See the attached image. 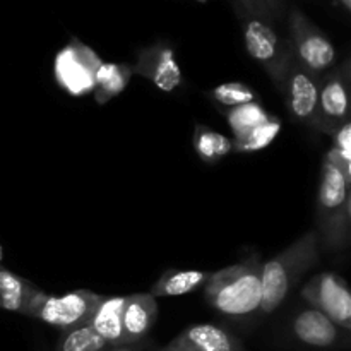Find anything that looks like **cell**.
<instances>
[{"mask_svg":"<svg viewBox=\"0 0 351 351\" xmlns=\"http://www.w3.org/2000/svg\"><path fill=\"white\" fill-rule=\"evenodd\" d=\"M263 263L259 257L211 273L204 285L206 302L230 319H245L259 312Z\"/></svg>","mask_w":351,"mask_h":351,"instance_id":"6da1fadb","label":"cell"},{"mask_svg":"<svg viewBox=\"0 0 351 351\" xmlns=\"http://www.w3.org/2000/svg\"><path fill=\"white\" fill-rule=\"evenodd\" d=\"M319 261V237L315 230L302 235L288 249L263 264L259 315L267 317L283 305L300 278Z\"/></svg>","mask_w":351,"mask_h":351,"instance_id":"7a4b0ae2","label":"cell"},{"mask_svg":"<svg viewBox=\"0 0 351 351\" xmlns=\"http://www.w3.org/2000/svg\"><path fill=\"white\" fill-rule=\"evenodd\" d=\"M350 184L351 180L343 175V171L324 158L317 192L315 232L319 237V245L329 252H341L350 243Z\"/></svg>","mask_w":351,"mask_h":351,"instance_id":"3957f363","label":"cell"},{"mask_svg":"<svg viewBox=\"0 0 351 351\" xmlns=\"http://www.w3.org/2000/svg\"><path fill=\"white\" fill-rule=\"evenodd\" d=\"M240 17L243 24V43L247 51L266 71L271 81L281 91L295 60L290 43L288 40H283L267 21L245 14H240Z\"/></svg>","mask_w":351,"mask_h":351,"instance_id":"277c9868","label":"cell"},{"mask_svg":"<svg viewBox=\"0 0 351 351\" xmlns=\"http://www.w3.org/2000/svg\"><path fill=\"white\" fill-rule=\"evenodd\" d=\"M288 24V43L295 62L321 77L331 71L336 64V48L331 40L300 9H291Z\"/></svg>","mask_w":351,"mask_h":351,"instance_id":"5b68a950","label":"cell"},{"mask_svg":"<svg viewBox=\"0 0 351 351\" xmlns=\"http://www.w3.org/2000/svg\"><path fill=\"white\" fill-rule=\"evenodd\" d=\"M101 298V295H96L89 290L71 291L62 297L41 293L31 308L29 317L40 319L60 331H65V329L88 324L89 317L98 307Z\"/></svg>","mask_w":351,"mask_h":351,"instance_id":"8992f818","label":"cell"},{"mask_svg":"<svg viewBox=\"0 0 351 351\" xmlns=\"http://www.w3.org/2000/svg\"><path fill=\"white\" fill-rule=\"evenodd\" d=\"M99 65L101 60L91 48L81 41H72L55 57V79L71 96H86L95 89Z\"/></svg>","mask_w":351,"mask_h":351,"instance_id":"52a82bcc","label":"cell"},{"mask_svg":"<svg viewBox=\"0 0 351 351\" xmlns=\"http://www.w3.org/2000/svg\"><path fill=\"white\" fill-rule=\"evenodd\" d=\"M321 75L307 71L293 60L287 75L281 93L287 99L288 112L298 123L322 132L321 115H319V91H321Z\"/></svg>","mask_w":351,"mask_h":351,"instance_id":"ba28073f","label":"cell"},{"mask_svg":"<svg viewBox=\"0 0 351 351\" xmlns=\"http://www.w3.org/2000/svg\"><path fill=\"white\" fill-rule=\"evenodd\" d=\"M302 297L311 307L328 315L345 332L351 329V293L339 274L321 273L312 278L304 288Z\"/></svg>","mask_w":351,"mask_h":351,"instance_id":"9c48e42d","label":"cell"},{"mask_svg":"<svg viewBox=\"0 0 351 351\" xmlns=\"http://www.w3.org/2000/svg\"><path fill=\"white\" fill-rule=\"evenodd\" d=\"M350 58L326 72L321 79L319 115L322 132L329 136L339 125L350 122Z\"/></svg>","mask_w":351,"mask_h":351,"instance_id":"30bf717a","label":"cell"},{"mask_svg":"<svg viewBox=\"0 0 351 351\" xmlns=\"http://www.w3.org/2000/svg\"><path fill=\"white\" fill-rule=\"evenodd\" d=\"M132 74L146 77L165 93L175 91L184 82V75L175 58V50L165 41H158L139 50L136 64L132 65Z\"/></svg>","mask_w":351,"mask_h":351,"instance_id":"8fae6325","label":"cell"},{"mask_svg":"<svg viewBox=\"0 0 351 351\" xmlns=\"http://www.w3.org/2000/svg\"><path fill=\"white\" fill-rule=\"evenodd\" d=\"M290 331L300 345L315 350L338 348L343 341V332H345L328 315L314 307L298 311L291 319Z\"/></svg>","mask_w":351,"mask_h":351,"instance_id":"7c38bea8","label":"cell"},{"mask_svg":"<svg viewBox=\"0 0 351 351\" xmlns=\"http://www.w3.org/2000/svg\"><path fill=\"white\" fill-rule=\"evenodd\" d=\"M154 351H245L235 335L216 324H194Z\"/></svg>","mask_w":351,"mask_h":351,"instance_id":"4fadbf2b","label":"cell"},{"mask_svg":"<svg viewBox=\"0 0 351 351\" xmlns=\"http://www.w3.org/2000/svg\"><path fill=\"white\" fill-rule=\"evenodd\" d=\"M158 302L149 293H136L125 297L122 308L123 345H137L146 341L156 324Z\"/></svg>","mask_w":351,"mask_h":351,"instance_id":"5bb4252c","label":"cell"},{"mask_svg":"<svg viewBox=\"0 0 351 351\" xmlns=\"http://www.w3.org/2000/svg\"><path fill=\"white\" fill-rule=\"evenodd\" d=\"M41 293L43 291L26 278L0 266V308L29 317L31 308Z\"/></svg>","mask_w":351,"mask_h":351,"instance_id":"9a60e30c","label":"cell"},{"mask_svg":"<svg viewBox=\"0 0 351 351\" xmlns=\"http://www.w3.org/2000/svg\"><path fill=\"white\" fill-rule=\"evenodd\" d=\"M123 300L125 297H103L88 321L89 328L112 348L125 346L122 329Z\"/></svg>","mask_w":351,"mask_h":351,"instance_id":"2e32d148","label":"cell"},{"mask_svg":"<svg viewBox=\"0 0 351 351\" xmlns=\"http://www.w3.org/2000/svg\"><path fill=\"white\" fill-rule=\"evenodd\" d=\"M211 273L197 269H168L154 281L149 295L158 297H180V295L192 293V291L204 288Z\"/></svg>","mask_w":351,"mask_h":351,"instance_id":"e0dca14e","label":"cell"},{"mask_svg":"<svg viewBox=\"0 0 351 351\" xmlns=\"http://www.w3.org/2000/svg\"><path fill=\"white\" fill-rule=\"evenodd\" d=\"M132 77V65L127 64H103L96 71L95 77V95L96 103L105 105L110 99L119 96L129 84Z\"/></svg>","mask_w":351,"mask_h":351,"instance_id":"ac0fdd59","label":"cell"},{"mask_svg":"<svg viewBox=\"0 0 351 351\" xmlns=\"http://www.w3.org/2000/svg\"><path fill=\"white\" fill-rule=\"evenodd\" d=\"M194 149L204 163L215 165L225 156H228L233 147L232 139L209 129V127L197 123L194 127Z\"/></svg>","mask_w":351,"mask_h":351,"instance_id":"d6986e66","label":"cell"},{"mask_svg":"<svg viewBox=\"0 0 351 351\" xmlns=\"http://www.w3.org/2000/svg\"><path fill=\"white\" fill-rule=\"evenodd\" d=\"M112 346L99 338L88 324L60 331L55 351H108Z\"/></svg>","mask_w":351,"mask_h":351,"instance_id":"ffe728a7","label":"cell"},{"mask_svg":"<svg viewBox=\"0 0 351 351\" xmlns=\"http://www.w3.org/2000/svg\"><path fill=\"white\" fill-rule=\"evenodd\" d=\"M273 119L274 117L269 115L259 101L233 106L226 112V120H228V125L235 137L242 136V134L249 132V130L256 129V127L263 125V123L269 122Z\"/></svg>","mask_w":351,"mask_h":351,"instance_id":"44dd1931","label":"cell"},{"mask_svg":"<svg viewBox=\"0 0 351 351\" xmlns=\"http://www.w3.org/2000/svg\"><path fill=\"white\" fill-rule=\"evenodd\" d=\"M281 130V120L274 117L269 122L242 134L232 141V147L237 153H256L269 146Z\"/></svg>","mask_w":351,"mask_h":351,"instance_id":"7402d4cb","label":"cell"},{"mask_svg":"<svg viewBox=\"0 0 351 351\" xmlns=\"http://www.w3.org/2000/svg\"><path fill=\"white\" fill-rule=\"evenodd\" d=\"M332 147L326 153L332 165L343 171L348 180H351V122L343 123L338 129L332 130Z\"/></svg>","mask_w":351,"mask_h":351,"instance_id":"603a6c76","label":"cell"},{"mask_svg":"<svg viewBox=\"0 0 351 351\" xmlns=\"http://www.w3.org/2000/svg\"><path fill=\"white\" fill-rule=\"evenodd\" d=\"M213 99L216 103H219L221 106H228V108H233V106L245 105V103L257 101V93L254 91L250 86H247L245 82L233 81V82H225V84H219L209 93Z\"/></svg>","mask_w":351,"mask_h":351,"instance_id":"cb8c5ba5","label":"cell"},{"mask_svg":"<svg viewBox=\"0 0 351 351\" xmlns=\"http://www.w3.org/2000/svg\"><path fill=\"white\" fill-rule=\"evenodd\" d=\"M240 3V14H245V16L257 17V19H263L271 23L273 17H271L269 9H267L266 0H239Z\"/></svg>","mask_w":351,"mask_h":351,"instance_id":"d4e9b609","label":"cell"},{"mask_svg":"<svg viewBox=\"0 0 351 351\" xmlns=\"http://www.w3.org/2000/svg\"><path fill=\"white\" fill-rule=\"evenodd\" d=\"M266 3H267V9H269L273 21L281 19V17H283L285 0H266Z\"/></svg>","mask_w":351,"mask_h":351,"instance_id":"484cf974","label":"cell"},{"mask_svg":"<svg viewBox=\"0 0 351 351\" xmlns=\"http://www.w3.org/2000/svg\"><path fill=\"white\" fill-rule=\"evenodd\" d=\"M108 351H154L153 345L149 341H143L137 343V345H125V346H119V348H112Z\"/></svg>","mask_w":351,"mask_h":351,"instance_id":"4316f807","label":"cell"},{"mask_svg":"<svg viewBox=\"0 0 351 351\" xmlns=\"http://www.w3.org/2000/svg\"><path fill=\"white\" fill-rule=\"evenodd\" d=\"M338 2L341 3L343 7H345V10H348V12H350V10H351V0H338Z\"/></svg>","mask_w":351,"mask_h":351,"instance_id":"83f0119b","label":"cell"},{"mask_svg":"<svg viewBox=\"0 0 351 351\" xmlns=\"http://www.w3.org/2000/svg\"><path fill=\"white\" fill-rule=\"evenodd\" d=\"M0 261H2V247H0Z\"/></svg>","mask_w":351,"mask_h":351,"instance_id":"f1b7e54d","label":"cell"}]
</instances>
